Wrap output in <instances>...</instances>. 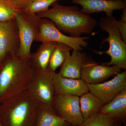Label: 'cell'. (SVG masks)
<instances>
[{
  "instance_id": "cell-1",
  "label": "cell",
  "mask_w": 126,
  "mask_h": 126,
  "mask_svg": "<svg viewBox=\"0 0 126 126\" xmlns=\"http://www.w3.org/2000/svg\"><path fill=\"white\" fill-rule=\"evenodd\" d=\"M35 72L29 58L8 55L0 68V104L28 90Z\"/></svg>"
},
{
  "instance_id": "cell-2",
  "label": "cell",
  "mask_w": 126,
  "mask_h": 126,
  "mask_svg": "<svg viewBox=\"0 0 126 126\" xmlns=\"http://www.w3.org/2000/svg\"><path fill=\"white\" fill-rule=\"evenodd\" d=\"M46 11L36 14L41 18L52 21L57 29L73 37L90 34L97 25V20L82 11L77 6H65L56 2Z\"/></svg>"
},
{
  "instance_id": "cell-3",
  "label": "cell",
  "mask_w": 126,
  "mask_h": 126,
  "mask_svg": "<svg viewBox=\"0 0 126 126\" xmlns=\"http://www.w3.org/2000/svg\"><path fill=\"white\" fill-rule=\"evenodd\" d=\"M40 103L27 90L0 104L3 126H35Z\"/></svg>"
},
{
  "instance_id": "cell-4",
  "label": "cell",
  "mask_w": 126,
  "mask_h": 126,
  "mask_svg": "<svg viewBox=\"0 0 126 126\" xmlns=\"http://www.w3.org/2000/svg\"><path fill=\"white\" fill-rule=\"evenodd\" d=\"M115 18L113 16L103 17L99 22V27L102 31H106L108 36L103 39L101 45L108 42L109 44L108 49L105 51L93 50V52L99 55L106 54L109 55L111 60L104 64L113 65L121 69H126V43L122 38L120 32L114 23Z\"/></svg>"
},
{
  "instance_id": "cell-5",
  "label": "cell",
  "mask_w": 126,
  "mask_h": 126,
  "mask_svg": "<svg viewBox=\"0 0 126 126\" xmlns=\"http://www.w3.org/2000/svg\"><path fill=\"white\" fill-rule=\"evenodd\" d=\"M15 19L20 42L17 55L29 58L32 43L40 31L41 18L36 14H28L21 11L16 14Z\"/></svg>"
},
{
  "instance_id": "cell-6",
  "label": "cell",
  "mask_w": 126,
  "mask_h": 126,
  "mask_svg": "<svg viewBox=\"0 0 126 126\" xmlns=\"http://www.w3.org/2000/svg\"><path fill=\"white\" fill-rule=\"evenodd\" d=\"M87 36L73 37L65 35L57 29L53 22L47 18H41L40 31L35 41L54 42L65 44L74 51H82L88 45Z\"/></svg>"
},
{
  "instance_id": "cell-7",
  "label": "cell",
  "mask_w": 126,
  "mask_h": 126,
  "mask_svg": "<svg viewBox=\"0 0 126 126\" xmlns=\"http://www.w3.org/2000/svg\"><path fill=\"white\" fill-rule=\"evenodd\" d=\"M55 72L49 67L45 70H35L28 90L40 103L52 106L55 95L53 78Z\"/></svg>"
},
{
  "instance_id": "cell-8",
  "label": "cell",
  "mask_w": 126,
  "mask_h": 126,
  "mask_svg": "<svg viewBox=\"0 0 126 126\" xmlns=\"http://www.w3.org/2000/svg\"><path fill=\"white\" fill-rule=\"evenodd\" d=\"M52 106L57 115L71 126H78L84 122L80 109L79 97L55 94Z\"/></svg>"
},
{
  "instance_id": "cell-9",
  "label": "cell",
  "mask_w": 126,
  "mask_h": 126,
  "mask_svg": "<svg viewBox=\"0 0 126 126\" xmlns=\"http://www.w3.org/2000/svg\"><path fill=\"white\" fill-rule=\"evenodd\" d=\"M20 45L19 31L15 18L0 21V63L8 55L17 54Z\"/></svg>"
},
{
  "instance_id": "cell-10",
  "label": "cell",
  "mask_w": 126,
  "mask_h": 126,
  "mask_svg": "<svg viewBox=\"0 0 126 126\" xmlns=\"http://www.w3.org/2000/svg\"><path fill=\"white\" fill-rule=\"evenodd\" d=\"M88 87L89 92L106 104L126 89V71L118 73L109 81L96 84H88Z\"/></svg>"
},
{
  "instance_id": "cell-11",
  "label": "cell",
  "mask_w": 126,
  "mask_h": 126,
  "mask_svg": "<svg viewBox=\"0 0 126 126\" xmlns=\"http://www.w3.org/2000/svg\"><path fill=\"white\" fill-rule=\"evenodd\" d=\"M121 71L117 67L99 64L87 57L82 67L81 79L88 84H96Z\"/></svg>"
},
{
  "instance_id": "cell-12",
  "label": "cell",
  "mask_w": 126,
  "mask_h": 126,
  "mask_svg": "<svg viewBox=\"0 0 126 126\" xmlns=\"http://www.w3.org/2000/svg\"><path fill=\"white\" fill-rule=\"evenodd\" d=\"M72 2L81 5V10L87 15L104 12L107 17L112 16L114 11L126 8V2L120 0H72Z\"/></svg>"
},
{
  "instance_id": "cell-13",
  "label": "cell",
  "mask_w": 126,
  "mask_h": 126,
  "mask_svg": "<svg viewBox=\"0 0 126 126\" xmlns=\"http://www.w3.org/2000/svg\"><path fill=\"white\" fill-rule=\"evenodd\" d=\"M55 94L80 97L89 92L88 84L81 79L65 78L55 72L53 78Z\"/></svg>"
},
{
  "instance_id": "cell-14",
  "label": "cell",
  "mask_w": 126,
  "mask_h": 126,
  "mask_svg": "<svg viewBox=\"0 0 126 126\" xmlns=\"http://www.w3.org/2000/svg\"><path fill=\"white\" fill-rule=\"evenodd\" d=\"M87 57L85 52L73 50L61 65L59 73L65 78L81 79L82 67Z\"/></svg>"
},
{
  "instance_id": "cell-15",
  "label": "cell",
  "mask_w": 126,
  "mask_h": 126,
  "mask_svg": "<svg viewBox=\"0 0 126 126\" xmlns=\"http://www.w3.org/2000/svg\"><path fill=\"white\" fill-rule=\"evenodd\" d=\"M56 44L54 42H43L36 52L31 53L30 61L35 70L41 71L48 68L50 58Z\"/></svg>"
},
{
  "instance_id": "cell-16",
  "label": "cell",
  "mask_w": 126,
  "mask_h": 126,
  "mask_svg": "<svg viewBox=\"0 0 126 126\" xmlns=\"http://www.w3.org/2000/svg\"><path fill=\"white\" fill-rule=\"evenodd\" d=\"M109 115L115 121L125 122L126 117V89L104 104L99 112Z\"/></svg>"
},
{
  "instance_id": "cell-17",
  "label": "cell",
  "mask_w": 126,
  "mask_h": 126,
  "mask_svg": "<svg viewBox=\"0 0 126 126\" xmlns=\"http://www.w3.org/2000/svg\"><path fill=\"white\" fill-rule=\"evenodd\" d=\"M60 118L52 106L40 103L35 126H69Z\"/></svg>"
},
{
  "instance_id": "cell-18",
  "label": "cell",
  "mask_w": 126,
  "mask_h": 126,
  "mask_svg": "<svg viewBox=\"0 0 126 126\" xmlns=\"http://www.w3.org/2000/svg\"><path fill=\"white\" fill-rule=\"evenodd\" d=\"M81 113L84 120L99 112L104 104L98 98L88 92L79 97Z\"/></svg>"
},
{
  "instance_id": "cell-19",
  "label": "cell",
  "mask_w": 126,
  "mask_h": 126,
  "mask_svg": "<svg viewBox=\"0 0 126 126\" xmlns=\"http://www.w3.org/2000/svg\"><path fill=\"white\" fill-rule=\"evenodd\" d=\"M71 50L72 48L67 45L56 43L50 60L48 67L50 69L55 72L56 69L61 66L65 60L70 56Z\"/></svg>"
},
{
  "instance_id": "cell-20",
  "label": "cell",
  "mask_w": 126,
  "mask_h": 126,
  "mask_svg": "<svg viewBox=\"0 0 126 126\" xmlns=\"http://www.w3.org/2000/svg\"><path fill=\"white\" fill-rule=\"evenodd\" d=\"M109 115L98 113L84 120L85 126H113L115 122Z\"/></svg>"
},
{
  "instance_id": "cell-21",
  "label": "cell",
  "mask_w": 126,
  "mask_h": 126,
  "mask_svg": "<svg viewBox=\"0 0 126 126\" xmlns=\"http://www.w3.org/2000/svg\"><path fill=\"white\" fill-rule=\"evenodd\" d=\"M68 0H34L23 11L30 14H37L47 11L55 2Z\"/></svg>"
},
{
  "instance_id": "cell-22",
  "label": "cell",
  "mask_w": 126,
  "mask_h": 126,
  "mask_svg": "<svg viewBox=\"0 0 126 126\" xmlns=\"http://www.w3.org/2000/svg\"><path fill=\"white\" fill-rule=\"evenodd\" d=\"M20 11L12 8L7 0H0V21H5L15 18Z\"/></svg>"
},
{
  "instance_id": "cell-23",
  "label": "cell",
  "mask_w": 126,
  "mask_h": 126,
  "mask_svg": "<svg viewBox=\"0 0 126 126\" xmlns=\"http://www.w3.org/2000/svg\"><path fill=\"white\" fill-rule=\"evenodd\" d=\"M122 11L120 20H117L115 18L114 23L120 32L123 41L126 43V8Z\"/></svg>"
},
{
  "instance_id": "cell-24",
  "label": "cell",
  "mask_w": 126,
  "mask_h": 126,
  "mask_svg": "<svg viewBox=\"0 0 126 126\" xmlns=\"http://www.w3.org/2000/svg\"><path fill=\"white\" fill-rule=\"evenodd\" d=\"M9 5L13 9L23 11L34 0H7Z\"/></svg>"
},
{
  "instance_id": "cell-25",
  "label": "cell",
  "mask_w": 126,
  "mask_h": 126,
  "mask_svg": "<svg viewBox=\"0 0 126 126\" xmlns=\"http://www.w3.org/2000/svg\"><path fill=\"white\" fill-rule=\"evenodd\" d=\"M122 122L120 121H116L114 123L113 126H122Z\"/></svg>"
},
{
  "instance_id": "cell-26",
  "label": "cell",
  "mask_w": 126,
  "mask_h": 126,
  "mask_svg": "<svg viewBox=\"0 0 126 126\" xmlns=\"http://www.w3.org/2000/svg\"><path fill=\"white\" fill-rule=\"evenodd\" d=\"M0 126H3L2 125V122H1V119L0 117Z\"/></svg>"
},
{
  "instance_id": "cell-27",
  "label": "cell",
  "mask_w": 126,
  "mask_h": 126,
  "mask_svg": "<svg viewBox=\"0 0 126 126\" xmlns=\"http://www.w3.org/2000/svg\"><path fill=\"white\" fill-rule=\"evenodd\" d=\"M120 0L122 1H124V2H126V0Z\"/></svg>"
},
{
  "instance_id": "cell-28",
  "label": "cell",
  "mask_w": 126,
  "mask_h": 126,
  "mask_svg": "<svg viewBox=\"0 0 126 126\" xmlns=\"http://www.w3.org/2000/svg\"><path fill=\"white\" fill-rule=\"evenodd\" d=\"M1 64V63H0V68Z\"/></svg>"
},
{
  "instance_id": "cell-29",
  "label": "cell",
  "mask_w": 126,
  "mask_h": 126,
  "mask_svg": "<svg viewBox=\"0 0 126 126\" xmlns=\"http://www.w3.org/2000/svg\"></svg>"
}]
</instances>
